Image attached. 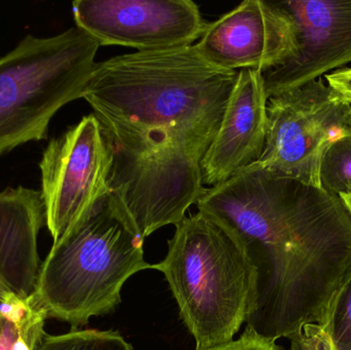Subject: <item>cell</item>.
<instances>
[{"label": "cell", "instance_id": "cell-1", "mask_svg": "<svg viewBox=\"0 0 351 350\" xmlns=\"http://www.w3.org/2000/svg\"><path fill=\"white\" fill-rule=\"evenodd\" d=\"M237 75L208 63L195 45L95 65L82 99L112 154L110 193L142 238L177 225L206 191L202 160Z\"/></svg>", "mask_w": 351, "mask_h": 350}, {"label": "cell", "instance_id": "cell-2", "mask_svg": "<svg viewBox=\"0 0 351 350\" xmlns=\"http://www.w3.org/2000/svg\"><path fill=\"white\" fill-rule=\"evenodd\" d=\"M196 205L237 236L255 269L247 327L276 341L327 326L351 277V219L339 197L252 164Z\"/></svg>", "mask_w": 351, "mask_h": 350}, {"label": "cell", "instance_id": "cell-3", "mask_svg": "<svg viewBox=\"0 0 351 350\" xmlns=\"http://www.w3.org/2000/svg\"><path fill=\"white\" fill-rule=\"evenodd\" d=\"M144 240L111 193L97 201L41 264L35 294L49 318L75 328L113 312L123 284L154 267L144 260Z\"/></svg>", "mask_w": 351, "mask_h": 350}, {"label": "cell", "instance_id": "cell-4", "mask_svg": "<svg viewBox=\"0 0 351 350\" xmlns=\"http://www.w3.org/2000/svg\"><path fill=\"white\" fill-rule=\"evenodd\" d=\"M154 268L166 277L196 350L229 342L247 322L255 269L237 236L210 214L184 217Z\"/></svg>", "mask_w": 351, "mask_h": 350}, {"label": "cell", "instance_id": "cell-5", "mask_svg": "<svg viewBox=\"0 0 351 350\" xmlns=\"http://www.w3.org/2000/svg\"><path fill=\"white\" fill-rule=\"evenodd\" d=\"M99 47L75 26L55 36L27 35L0 58V158L47 139L56 113L84 97Z\"/></svg>", "mask_w": 351, "mask_h": 350}, {"label": "cell", "instance_id": "cell-6", "mask_svg": "<svg viewBox=\"0 0 351 350\" xmlns=\"http://www.w3.org/2000/svg\"><path fill=\"white\" fill-rule=\"evenodd\" d=\"M267 135L256 164L319 187L322 160L346 135L351 103L322 78L268 99Z\"/></svg>", "mask_w": 351, "mask_h": 350}, {"label": "cell", "instance_id": "cell-7", "mask_svg": "<svg viewBox=\"0 0 351 350\" xmlns=\"http://www.w3.org/2000/svg\"><path fill=\"white\" fill-rule=\"evenodd\" d=\"M39 168L45 225L55 242L110 193L112 154L97 117L86 115L51 140Z\"/></svg>", "mask_w": 351, "mask_h": 350}, {"label": "cell", "instance_id": "cell-8", "mask_svg": "<svg viewBox=\"0 0 351 350\" xmlns=\"http://www.w3.org/2000/svg\"><path fill=\"white\" fill-rule=\"evenodd\" d=\"M72 12L76 27L99 45L138 51L192 45L208 25L190 0H75Z\"/></svg>", "mask_w": 351, "mask_h": 350}, {"label": "cell", "instance_id": "cell-9", "mask_svg": "<svg viewBox=\"0 0 351 350\" xmlns=\"http://www.w3.org/2000/svg\"><path fill=\"white\" fill-rule=\"evenodd\" d=\"M294 26L296 49L263 78L268 99L351 63V0L276 2Z\"/></svg>", "mask_w": 351, "mask_h": 350}, {"label": "cell", "instance_id": "cell-10", "mask_svg": "<svg viewBox=\"0 0 351 350\" xmlns=\"http://www.w3.org/2000/svg\"><path fill=\"white\" fill-rule=\"evenodd\" d=\"M195 45L217 67L264 73L293 55L296 37L292 21L276 2L245 0L206 25Z\"/></svg>", "mask_w": 351, "mask_h": 350}, {"label": "cell", "instance_id": "cell-11", "mask_svg": "<svg viewBox=\"0 0 351 350\" xmlns=\"http://www.w3.org/2000/svg\"><path fill=\"white\" fill-rule=\"evenodd\" d=\"M267 103L263 73L239 71L218 133L202 160L204 187L226 182L261 158L267 135Z\"/></svg>", "mask_w": 351, "mask_h": 350}, {"label": "cell", "instance_id": "cell-12", "mask_svg": "<svg viewBox=\"0 0 351 350\" xmlns=\"http://www.w3.org/2000/svg\"><path fill=\"white\" fill-rule=\"evenodd\" d=\"M45 224L40 190L18 186L0 192V303L10 294L36 292L39 232Z\"/></svg>", "mask_w": 351, "mask_h": 350}, {"label": "cell", "instance_id": "cell-13", "mask_svg": "<svg viewBox=\"0 0 351 350\" xmlns=\"http://www.w3.org/2000/svg\"><path fill=\"white\" fill-rule=\"evenodd\" d=\"M47 318L36 294H10L0 303V350H38Z\"/></svg>", "mask_w": 351, "mask_h": 350}, {"label": "cell", "instance_id": "cell-14", "mask_svg": "<svg viewBox=\"0 0 351 350\" xmlns=\"http://www.w3.org/2000/svg\"><path fill=\"white\" fill-rule=\"evenodd\" d=\"M319 187L337 197L351 191V133L328 148L319 168Z\"/></svg>", "mask_w": 351, "mask_h": 350}, {"label": "cell", "instance_id": "cell-15", "mask_svg": "<svg viewBox=\"0 0 351 350\" xmlns=\"http://www.w3.org/2000/svg\"><path fill=\"white\" fill-rule=\"evenodd\" d=\"M38 350H133L115 331L72 330L43 337Z\"/></svg>", "mask_w": 351, "mask_h": 350}, {"label": "cell", "instance_id": "cell-16", "mask_svg": "<svg viewBox=\"0 0 351 350\" xmlns=\"http://www.w3.org/2000/svg\"><path fill=\"white\" fill-rule=\"evenodd\" d=\"M325 328L336 350H351V277L336 297Z\"/></svg>", "mask_w": 351, "mask_h": 350}, {"label": "cell", "instance_id": "cell-17", "mask_svg": "<svg viewBox=\"0 0 351 350\" xmlns=\"http://www.w3.org/2000/svg\"><path fill=\"white\" fill-rule=\"evenodd\" d=\"M290 340V350H336L329 332L321 325H306Z\"/></svg>", "mask_w": 351, "mask_h": 350}, {"label": "cell", "instance_id": "cell-18", "mask_svg": "<svg viewBox=\"0 0 351 350\" xmlns=\"http://www.w3.org/2000/svg\"><path fill=\"white\" fill-rule=\"evenodd\" d=\"M202 350H282L276 341L266 338L247 327L237 340H231L217 347Z\"/></svg>", "mask_w": 351, "mask_h": 350}, {"label": "cell", "instance_id": "cell-19", "mask_svg": "<svg viewBox=\"0 0 351 350\" xmlns=\"http://www.w3.org/2000/svg\"><path fill=\"white\" fill-rule=\"evenodd\" d=\"M326 82L351 103V68L344 67L325 76Z\"/></svg>", "mask_w": 351, "mask_h": 350}, {"label": "cell", "instance_id": "cell-20", "mask_svg": "<svg viewBox=\"0 0 351 350\" xmlns=\"http://www.w3.org/2000/svg\"><path fill=\"white\" fill-rule=\"evenodd\" d=\"M340 199H341L342 203H343L344 208H346V211H348V215H350L351 219V191L350 192L346 193V195H342L341 197H339Z\"/></svg>", "mask_w": 351, "mask_h": 350}, {"label": "cell", "instance_id": "cell-21", "mask_svg": "<svg viewBox=\"0 0 351 350\" xmlns=\"http://www.w3.org/2000/svg\"><path fill=\"white\" fill-rule=\"evenodd\" d=\"M346 133H351V118L350 121V125H348V129H346Z\"/></svg>", "mask_w": 351, "mask_h": 350}]
</instances>
